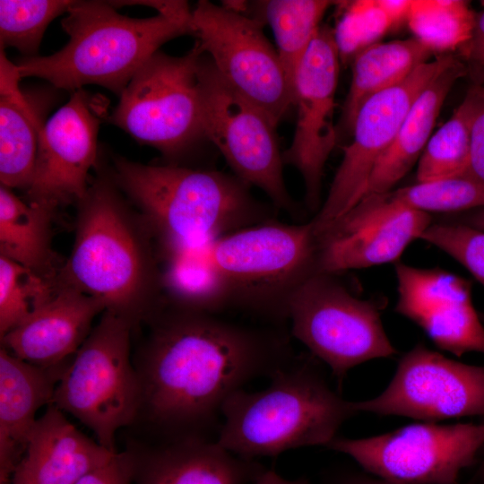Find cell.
<instances>
[{
  "instance_id": "obj_1",
  "label": "cell",
  "mask_w": 484,
  "mask_h": 484,
  "mask_svg": "<svg viewBox=\"0 0 484 484\" xmlns=\"http://www.w3.org/2000/svg\"><path fill=\"white\" fill-rule=\"evenodd\" d=\"M144 323L149 333L134 361L139 417L164 440L209 437L231 394L295 359L278 326L241 324L168 302Z\"/></svg>"
},
{
  "instance_id": "obj_2",
  "label": "cell",
  "mask_w": 484,
  "mask_h": 484,
  "mask_svg": "<svg viewBox=\"0 0 484 484\" xmlns=\"http://www.w3.org/2000/svg\"><path fill=\"white\" fill-rule=\"evenodd\" d=\"M77 205L74 242L58 284L94 298L137 328L165 304L154 237L111 175L99 174Z\"/></svg>"
},
{
  "instance_id": "obj_3",
  "label": "cell",
  "mask_w": 484,
  "mask_h": 484,
  "mask_svg": "<svg viewBox=\"0 0 484 484\" xmlns=\"http://www.w3.org/2000/svg\"><path fill=\"white\" fill-rule=\"evenodd\" d=\"M111 176L150 228L165 260L273 218L235 175L184 165H145L122 157Z\"/></svg>"
},
{
  "instance_id": "obj_4",
  "label": "cell",
  "mask_w": 484,
  "mask_h": 484,
  "mask_svg": "<svg viewBox=\"0 0 484 484\" xmlns=\"http://www.w3.org/2000/svg\"><path fill=\"white\" fill-rule=\"evenodd\" d=\"M270 377L264 390L240 389L223 404L215 440L233 454L254 460L326 447L341 424L359 413L355 402L333 392L310 361L294 359Z\"/></svg>"
},
{
  "instance_id": "obj_5",
  "label": "cell",
  "mask_w": 484,
  "mask_h": 484,
  "mask_svg": "<svg viewBox=\"0 0 484 484\" xmlns=\"http://www.w3.org/2000/svg\"><path fill=\"white\" fill-rule=\"evenodd\" d=\"M61 22L69 41L47 56L25 57L16 65L21 77H39L72 92L97 84L120 95L160 46L194 35L193 22L162 14L131 18L109 1H73Z\"/></svg>"
},
{
  "instance_id": "obj_6",
  "label": "cell",
  "mask_w": 484,
  "mask_h": 484,
  "mask_svg": "<svg viewBox=\"0 0 484 484\" xmlns=\"http://www.w3.org/2000/svg\"><path fill=\"white\" fill-rule=\"evenodd\" d=\"M205 251L223 283L229 309L275 326L288 320L292 295L316 272L317 241L311 221L272 220L220 237Z\"/></svg>"
},
{
  "instance_id": "obj_7",
  "label": "cell",
  "mask_w": 484,
  "mask_h": 484,
  "mask_svg": "<svg viewBox=\"0 0 484 484\" xmlns=\"http://www.w3.org/2000/svg\"><path fill=\"white\" fill-rule=\"evenodd\" d=\"M134 329L130 321L104 311L68 361L53 399L114 452L117 431L133 424L141 410V385L131 358Z\"/></svg>"
},
{
  "instance_id": "obj_8",
  "label": "cell",
  "mask_w": 484,
  "mask_h": 484,
  "mask_svg": "<svg viewBox=\"0 0 484 484\" xmlns=\"http://www.w3.org/2000/svg\"><path fill=\"white\" fill-rule=\"evenodd\" d=\"M203 53L197 40L182 56L156 52L120 95L109 123L178 165L206 140L197 79Z\"/></svg>"
},
{
  "instance_id": "obj_9",
  "label": "cell",
  "mask_w": 484,
  "mask_h": 484,
  "mask_svg": "<svg viewBox=\"0 0 484 484\" xmlns=\"http://www.w3.org/2000/svg\"><path fill=\"white\" fill-rule=\"evenodd\" d=\"M197 79L205 139L220 152L234 175L266 194L275 209L299 214L283 176L277 125L259 107L238 92L203 52Z\"/></svg>"
},
{
  "instance_id": "obj_10",
  "label": "cell",
  "mask_w": 484,
  "mask_h": 484,
  "mask_svg": "<svg viewBox=\"0 0 484 484\" xmlns=\"http://www.w3.org/2000/svg\"><path fill=\"white\" fill-rule=\"evenodd\" d=\"M334 275L308 277L290 299L288 320L291 334L341 381L352 367L397 351L385 332L379 306L355 297Z\"/></svg>"
},
{
  "instance_id": "obj_11",
  "label": "cell",
  "mask_w": 484,
  "mask_h": 484,
  "mask_svg": "<svg viewBox=\"0 0 484 484\" xmlns=\"http://www.w3.org/2000/svg\"><path fill=\"white\" fill-rule=\"evenodd\" d=\"M484 446V423H417L379 436L335 437L326 447L395 484H456Z\"/></svg>"
},
{
  "instance_id": "obj_12",
  "label": "cell",
  "mask_w": 484,
  "mask_h": 484,
  "mask_svg": "<svg viewBox=\"0 0 484 484\" xmlns=\"http://www.w3.org/2000/svg\"><path fill=\"white\" fill-rule=\"evenodd\" d=\"M192 22L220 74L277 125L293 106V91L263 22L207 0L197 3Z\"/></svg>"
},
{
  "instance_id": "obj_13",
  "label": "cell",
  "mask_w": 484,
  "mask_h": 484,
  "mask_svg": "<svg viewBox=\"0 0 484 484\" xmlns=\"http://www.w3.org/2000/svg\"><path fill=\"white\" fill-rule=\"evenodd\" d=\"M457 56L439 55L419 65L405 80L370 97L359 108L351 142L328 194L310 220L315 232L352 208L365 195L372 172L390 147L411 104L423 89Z\"/></svg>"
},
{
  "instance_id": "obj_14",
  "label": "cell",
  "mask_w": 484,
  "mask_h": 484,
  "mask_svg": "<svg viewBox=\"0 0 484 484\" xmlns=\"http://www.w3.org/2000/svg\"><path fill=\"white\" fill-rule=\"evenodd\" d=\"M355 407L359 413L425 421L484 416V367L447 359L419 343L400 359L385 390Z\"/></svg>"
},
{
  "instance_id": "obj_15",
  "label": "cell",
  "mask_w": 484,
  "mask_h": 484,
  "mask_svg": "<svg viewBox=\"0 0 484 484\" xmlns=\"http://www.w3.org/2000/svg\"><path fill=\"white\" fill-rule=\"evenodd\" d=\"M340 61L333 28L321 25L294 79L297 123L282 159L301 175L306 205L313 212L322 205L324 166L339 141L333 114Z\"/></svg>"
},
{
  "instance_id": "obj_16",
  "label": "cell",
  "mask_w": 484,
  "mask_h": 484,
  "mask_svg": "<svg viewBox=\"0 0 484 484\" xmlns=\"http://www.w3.org/2000/svg\"><path fill=\"white\" fill-rule=\"evenodd\" d=\"M104 111L102 100L81 89L42 125L27 203L57 212L84 197L89 171L97 163Z\"/></svg>"
},
{
  "instance_id": "obj_17",
  "label": "cell",
  "mask_w": 484,
  "mask_h": 484,
  "mask_svg": "<svg viewBox=\"0 0 484 484\" xmlns=\"http://www.w3.org/2000/svg\"><path fill=\"white\" fill-rule=\"evenodd\" d=\"M429 225V213L400 204L389 192L366 195L315 232L316 272L336 274L396 263Z\"/></svg>"
},
{
  "instance_id": "obj_18",
  "label": "cell",
  "mask_w": 484,
  "mask_h": 484,
  "mask_svg": "<svg viewBox=\"0 0 484 484\" xmlns=\"http://www.w3.org/2000/svg\"><path fill=\"white\" fill-rule=\"evenodd\" d=\"M395 312L419 326L441 350L456 356L484 354V323L471 299L470 281L439 268L394 263Z\"/></svg>"
},
{
  "instance_id": "obj_19",
  "label": "cell",
  "mask_w": 484,
  "mask_h": 484,
  "mask_svg": "<svg viewBox=\"0 0 484 484\" xmlns=\"http://www.w3.org/2000/svg\"><path fill=\"white\" fill-rule=\"evenodd\" d=\"M126 451L135 484H248L266 471L255 461L233 454L216 440L200 436Z\"/></svg>"
},
{
  "instance_id": "obj_20",
  "label": "cell",
  "mask_w": 484,
  "mask_h": 484,
  "mask_svg": "<svg viewBox=\"0 0 484 484\" xmlns=\"http://www.w3.org/2000/svg\"><path fill=\"white\" fill-rule=\"evenodd\" d=\"M59 286L52 299L1 338L4 349L42 367L58 366L73 357L105 307L92 297Z\"/></svg>"
},
{
  "instance_id": "obj_21",
  "label": "cell",
  "mask_w": 484,
  "mask_h": 484,
  "mask_svg": "<svg viewBox=\"0 0 484 484\" xmlns=\"http://www.w3.org/2000/svg\"><path fill=\"white\" fill-rule=\"evenodd\" d=\"M117 453L78 430L51 403L35 423L13 484H75Z\"/></svg>"
},
{
  "instance_id": "obj_22",
  "label": "cell",
  "mask_w": 484,
  "mask_h": 484,
  "mask_svg": "<svg viewBox=\"0 0 484 484\" xmlns=\"http://www.w3.org/2000/svg\"><path fill=\"white\" fill-rule=\"evenodd\" d=\"M68 361L42 367L1 347L0 481L13 480L38 419L37 411L53 403L56 385Z\"/></svg>"
},
{
  "instance_id": "obj_23",
  "label": "cell",
  "mask_w": 484,
  "mask_h": 484,
  "mask_svg": "<svg viewBox=\"0 0 484 484\" xmlns=\"http://www.w3.org/2000/svg\"><path fill=\"white\" fill-rule=\"evenodd\" d=\"M467 73L458 57L419 94L390 147L378 160L364 196L391 191L417 162L431 137L444 101L455 82Z\"/></svg>"
},
{
  "instance_id": "obj_24",
  "label": "cell",
  "mask_w": 484,
  "mask_h": 484,
  "mask_svg": "<svg viewBox=\"0 0 484 484\" xmlns=\"http://www.w3.org/2000/svg\"><path fill=\"white\" fill-rule=\"evenodd\" d=\"M433 53L415 38L378 42L359 53L352 80L337 125L339 138L350 133L361 106L372 96L405 80Z\"/></svg>"
},
{
  "instance_id": "obj_25",
  "label": "cell",
  "mask_w": 484,
  "mask_h": 484,
  "mask_svg": "<svg viewBox=\"0 0 484 484\" xmlns=\"http://www.w3.org/2000/svg\"><path fill=\"white\" fill-rule=\"evenodd\" d=\"M56 213L24 202L1 185L0 255L44 277L56 278L64 264L52 248Z\"/></svg>"
},
{
  "instance_id": "obj_26",
  "label": "cell",
  "mask_w": 484,
  "mask_h": 484,
  "mask_svg": "<svg viewBox=\"0 0 484 484\" xmlns=\"http://www.w3.org/2000/svg\"><path fill=\"white\" fill-rule=\"evenodd\" d=\"M0 181L11 189L28 190L36 166L39 118L20 91L16 69L1 72Z\"/></svg>"
},
{
  "instance_id": "obj_27",
  "label": "cell",
  "mask_w": 484,
  "mask_h": 484,
  "mask_svg": "<svg viewBox=\"0 0 484 484\" xmlns=\"http://www.w3.org/2000/svg\"><path fill=\"white\" fill-rule=\"evenodd\" d=\"M205 246L166 258L162 283L166 302L219 315L229 309L223 283L210 263Z\"/></svg>"
},
{
  "instance_id": "obj_28",
  "label": "cell",
  "mask_w": 484,
  "mask_h": 484,
  "mask_svg": "<svg viewBox=\"0 0 484 484\" xmlns=\"http://www.w3.org/2000/svg\"><path fill=\"white\" fill-rule=\"evenodd\" d=\"M260 21L271 27L281 63L293 91L298 67L311 45L325 12L337 4L328 0L257 2Z\"/></svg>"
},
{
  "instance_id": "obj_29",
  "label": "cell",
  "mask_w": 484,
  "mask_h": 484,
  "mask_svg": "<svg viewBox=\"0 0 484 484\" xmlns=\"http://www.w3.org/2000/svg\"><path fill=\"white\" fill-rule=\"evenodd\" d=\"M477 13L463 0H411L407 23L433 54L461 49L472 36Z\"/></svg>"
},
{
  "instance_id": "obj_30",
  "label": "cell",
  "mask_w": 484,
  "mask_h": 484,
  "mask_svg": "<svg viewBox=\"0 0 484 484\" xmlns=\"http://www.w3.org/2000/svg\"><path fill=\"white\" fill-rule=\"evenodd\" d=\"M59 288L57 276L44 277L0 255V338L52 299Z\"/></svg>"
},
{
  "instance_id": "obj_31",
  "label": "cell",
  "mask_w": 484,
  "mask_h": 484,
  "mask_svg": "<svg viewBox=\"0 0 484 484\" xmlns=\"http://www.w3.org/2000/svg\"><path fill=\"white\" fill-rule=\"evenodd\" d=\"M71 0H1V49L12 47L27 57L36 56L50 22L68 12Z\"/></svg>"
},
{
  "instance_id": "obj_32",
  "label": "cell",
  "mask_w": 484,
  "mask_h": 484,
  "mask_svg": "<svg viewBox=\"0 0 484 484\" xmlns=\"http://www.w3.org/2000/svg\"><path fill=\"white\" fill-rule=\"evenodd\" d=\"M470 156L467 110L462 102L429 138L419 160L417 181L428 182L463 175Z\"/></svg>"
},
{
  "instance_id": "obj_33",
  "label": "cell",
  "mask_w": 484,
  "mask_h": 484,
  "mask_svg": "<svg viewBox=\"0 0 484 484\" xmlns=\"http://www.w3.org/2000/svg\"><path fill=\"white\" fill-rule=\"evenodd\" d=\"M400 204L419 212H451L484 206V186L464 176L417 182L389 191Z\"/></svg>"
},
{
  "instance_id": "obj_34",
  "label": "cell",
  "mask_w": 484,
  "mask_h": 484,
  "mask_svg": "<svg viewBox=\"0 0 484 484\" xmlns=\"http://www.w3.org/2000/svg\"><path fill=\"white\" fill-rule=\"evenodd\" d=\"M339 5L340 16L333 30L340 60L343 63L353 60L393 29L378 0L341 1Z\"/></svg>"
},
{
  "instance_id": "obj_35",
  "label": "cell",
  "mask_w": 484,
  "mask_h": 484,
  "mask_svg": "<svg viewBox=\"0 0 484 484\" xmlns=\"http://www.w3.org/2000/svg\"><path fill=\"white\" fill-rule=\"evenodd\" d=\"M419 239L453 257L484 286V230L462 222L431 223Z\"/></svg>"
},
{
  "instance_id": "obj_36",
  "label": "cell",
  "mask_w": 484,
  "mask_h": 484,
  "mask_svg": "<svg viewBox=\"0 0 484 484\" xmlns=\"http://www.w3.org/2000/svg\"><path fill=\"white\" fill-rule=\"evenodd\" d=\"M462 103L470 129V156L463 175L484 186V84L473 83Z\"/></svg>"
},
{
  "instance_id": "obj_37",
  "label": "cell",
  "mask_w": 484,
  "mask_h": 484,
  "mask_svg": "<svg viewBox=\"0 0 484 484\" xmlns=\"http://www.w3.org/2000/svg\"><path fill=\"white\" fill-rule=\"evenodd\" d=\"M133 471L127 451L117 453L103 466L91 471L75 484H132Z\"/></svg>"
},
{
  "instance_id": "obj_38",
  "label": "cell",
  "mask_w": 484,
  "mask_h": 484,
  "mask_svg": "<svg viewBox=\"0 0 484 484\" xmlns=\"http://www.w3.org/2000/svg\"><path fill=\"white\" fill-rule=\"evenodd\" d=\"M460 53L474 83L484 84V11L477 13L472 36Z\"/></svg>"
},
{
  "instance_id": "obj_39",
  "label": "cell",
  "mask_w": 484,
  "mask_h": 484,
  "mask_svg": "<svg viewBox=\"0 0 484 484\" xmlns=\"http://www.w3.org/2000/svg\"><path fill=\"white\" fill-rule=\"evenodd\" d=\"M114 7L118 8L124 5H145L154 8L162 14L182 22H192V11L189 9L186 1L178 0H129V1H111Z\"/></svg>"
},
{
  "instance_id": "obj_40",
  "label": "cell",
  "mask_w": 484,
  "mask_h": 484,
  "mask_svg": "<svg viewBox=\"0 0 484 484\" xmlns=\"http://www.w3.org/2000/svg\"><path fill=\"white\" fill-rule=\"evenodd\" d=\"M378 3L392 21L393 28L407 22L411 0H378Z\"/></svg>"
},
{
  "instance_id": "obj_41",
  "label": "cell",
  "mask_w": 484,
  "mask_h": 484,
  "mask_svg": "<svg viewBox=\"0 0 484 484\" xmlns=\"http://www.w3.org/2000/svg\"><path fill=\"white\" fill-rule=\"evenodd\" d=\"M254 484H309L308 480L300 478L297 480H287L282 478L273 471H265Z\"/></svg>"
},
{
  "instance_id": "obj_42",
  "label": "cell",
  "mask_w": 484,
  "mask_h": 484,
  "mask_svg": "<svg viewBox=\"0 0 484 484\" xmlns=\"http://www.w3.org/2000/svg\"><path fill=\"white\" fill-rule=\"evenodd\" d=\"M337 484H395L377 477L367 475H350L341 480Z\"/></svg>"
},
{
  "instance_id": "obj_43",
  "label": "cell",
  "mask_w": 484,
  "mask_h": 484,
  "mask_svg": "<svg viewBox=\"0 0 484 484\" xmlns=\"http://www.w3.org/2000/svg\"><path fill=\"white\" fill-rule=\"evenodd\" d=\"M462 223L484 230V209L470 215Z\"/></svg>"
},
{
  "instance_id": "obj_44",
  "label": "cell",
  "mask_w": 484,
  "mask_h": 484,
  "mask_svg": "<svg viewBox=\"0 0 484 484\" xmlns=\"http://www.w3.org/2000/svg\"><path fill=\"white\" fill-rule=\"evenodd\" d=\"M0 484H13V480H4V481H0Z\"/></svg>"
},
{
  "instance_id": "obj_45",
  "label": "cell",
  "mask_w": 484,
  "mask_h": 484,
  "mask_svg": "<svg viewBox=\"0 0 484 484\" xmlns=\"http://www.w3.org/2000/svg\"><path fill=\"white\" fill-rule=\"evenodd\" d=\"M480 318H481L482 322L484 323V314L480 315Z\"/></svg>"
},
{
  "instance_id": "obj_46",
  "label": "cell",
  "mask_w": 484,
  "mask_h": 484,
  "mask_svg": "<svg viewBox=\"0 0 484 484\" xmlns=\"http://www.w3.org/2000/svg\"><path fill=\"white\" fill-rule=\"evenodd\" d=\"M482 6H484V0L480 1Z\"/></svg>"
}]
</instances>
